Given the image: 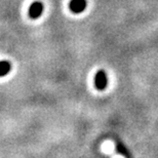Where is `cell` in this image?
<instances>
[{"label":"cell","instance_id":"obj_1","mask_svg":"<svg viewBox=\"0 0 158 158\" xmlns=\"http://www.w3.org/2000/svg\"><path fill=\"white\" fill-rule=\"evenodd\" d=\"M94 84H96V87L98 89L102 90L105 89L107 84H108V79H107V75L104 71H99L96 74V77H94Z\"/></svg>","mask_w":158,"mask_h":158},{"label":"cell","instance_id":"obj_2","mask_svg":"<svg viewBox=\"0 0 158 158\" xmlns=\"http://www.w3.org/2000/svg\"><path fill=\"white\" fill-rule=\"evenodd\" d=\"M70 9L74 14H80L86 8V0H71Z\"/></svg>","mask_w":158,"mask_h":158},{"label":"cell","instance_id":"obj_3","mask_svg":"<svg viewBox=\"0 0 158 158\" xmlns=\"http://www.w3.org/2000/svg\"><path fill=\"white\" fill-rule=\"evenodd\" d=\"M43 12V4L39 1L34 2L32 5L30 6L29 9V15L31 19H38Z\"/></svg>","mask_w":158,"mask_h":158},{"label":"cell","instance_id":"obj_4","mask_svg":"<svg viewBox=\"0 0 158 158\" xmlns=\"http://www.w3.org/2000/svg\"><path fill=\"white\" fill-rule=\"evenodd\" d=\"M11 70V65L6 61L0 62V77H3L7 75Z\"/></svg>","mask_w":158,"mask_h":158}]
</instances>
